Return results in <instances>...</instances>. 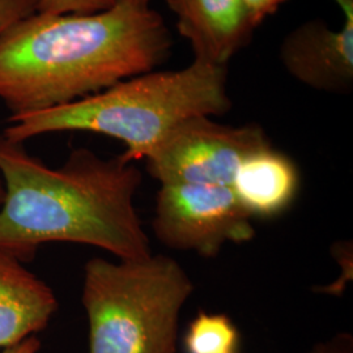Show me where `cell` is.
Returning <instances> with one entry per match:
<instances>
[{
    "label": "cell",
    "mask_w": 353,
    "mask_h": 353,
    "mask_svg": "<svg viewBox=\"0 0 353 353\" xmlns=\"http://www.w3.org/2000/svg\"><path fill=\"white\" fill-rule=\"evenodd\" d=\"M170 46L161 14L131 0L100 12L33 13L0 36V100L11 115L67 105L151 72Z\"/></svg>",
    "instance_id": "cell-1"
},
{
    "label": "cell",
    "mask_w": 353,
    "mask_h": 353,
    "mask_svg": "<svg viewBox=\"0 0 353 353\" xmlns=\"http://www.w3.org/2000/svg\"><path fill=\"white\" fill-rule=\"evenodd\" d=\"M0 252L23 263L38 246L72 242L100 248L122 261L151 255L134 207L141 173L121 154L102 159L87 148L71 152L59 168L0 137Z\"/></svg>",
    "instance_id": "cell-2"
},
{
    "label": "cell",
    "mask_w": 353,
    "mask_h": 353,
    "mask_svg": "<svg viewBox=\"0 0 353 353\" xmlns=\"http://www.w3.org/2000/svg\"><path fill=\"white\" fill-rule=\"evenodd\" d=\"M232 108L227 67L194 61L186 68L145 72L88 97L36 113L11 115L3 137L23 144L39 135L87 131L121 140V157L134 163L190 117L221 115Z\"/></svg>",
    "instance_id": "cell-3"
},
{
    "label": "cell",
    "mask_w": 353,
    "mask_h": 353,
    "mask_svg": "<svg viewBox=\"0 0 353 353\" xmlns=\"http://www.w3.org/2000/svg\"><path fill=\"white\" fill-rule=\"evenodd\" d=\"M192 290L186 271L166 255L90 259L81 296L89 353H176L179 313Z\"/></svg>",
    "instance_id": "cell-4"
},
{
    "label": "cell",
    "mask_w": 353,
    "mask_h": 353,
    "mask_svg": "<svg viewBox=\"0 0 353 353\" xmlns=\"http://www.w3.org/2000/svg\"><path fill=\"white\" fill-rule=\"evenodd\" d=\"M268 144L262 127L228 126L211 117H190L145 156L147 170L161 185L230 188L242 161Z\"/></svg>",
    "instance_id": "cell-5"
},
{
    "label": "cell",
    "mask_w": 353,
    "mask_h": 353,
    "mask_svg": "<svg viewBox=\"0 0 353 353\" xmlns=\"http://www.w3.org/2000/svg\"><path fill=\"white\" fill-rule=\"evenodd\" d=\"M165 246L214 258L228 243L249 242L255 236L252 217L228 186L161 185L152 223Z\"/></svg>",
    "instance_id": "cell-6"
},
{
    "label": "cell",
    "mask_w": 353,
    "mask_h": 353,
    "mask_svg": "<svg viewBox=\"0 0 353 353\" xmlns=\"http://www.w3.org/2000/svg\"><path fill=\"white\" fill-rule=\"evenodd\" d=\"M344 13L341 29L312 20L292 30L280 48L290 75L310 88L345 93L353 84V0H336Z\"/></svg>",
    "instance_id": "cell-7"
},
{
    "label": "cell",
    "mask_w": 353,
    "mask_h": 353,
    "mask_svg": "<svg viewBox=\"0 0 353 353\" xmlns=\"http://www.w3.org/2000/svg\"><path fill=\"white\" fill-rule=\"evenodd\" d=\"M194 61L227 65L249 39L252 26L241 0H166Z\"/></svg>",
    "instance_id": "cell-8"
},
{
    "label": "cell",
    "mask_w": 353,
    "mask_h": 353,
    "mask_svg": "<svg viewBox=\"0 0 353 353\" xmlns=\"http://www.w3.org/2000/svg\"><path fill=\"white\" fill-rule=\"evenodd\" d=\"M57 310L54 290L16 256L0 252V348L45 330Z\"/></svg>",
    "instance_id": "cell-9"
},
{
    "label": "cell",
    "mask_w": 353,
    "mask_h": 353,
    "mask_svg": "<svg viewBox=\"0 0 353 353\" xmlns=\"http://www.w3.org/2000/svg\"><path fill=\"white\" fill-rule=\"evenodd\" d=\"M299 185L296 164L268 144L242 161L230 189L252 219H270L290 207L297 195Z\"/></svg>",
    "instance_id": "cell-10"
},
{
    "label": "cell",
    "mask_w": 353,
    "mask_h": 353,
    "mask_svg": "<svg viewBox=\"0 0 353 353\" xmlns=\"http://www.w3.org/2000/svg\"><path fill=\"white\" fill-rule=\"evenodd\" d=\"M241 335L225 314L199 312L183 336L186 353H237Z\"/></svg>",
    "instance_id": "cell-11"
},
{
    "label": "cell",
    "mask_w": 353,
    "mask_h": 353,
    "mask_svg": "<svg viewBox=\"0 0 353 353\" xmlns=\"http://www.w3.org/2000/svg\"><path fill=\"white\" fill-rule=\"evenodd\" d=\"M117 0H38L37 12L50 14L93 13L113 7Z\"/></svg>",
    "instance_id": "cell-12"
},
{
    "label": "cell",
    "mask_w": 353,
    "mask_h": 353,
    "mask_svg": "<svg viewBox=\"0 0 353 353\" xmlns=\"http://www.w3.org/2000/svg\"><path fill=\"white\" fill-rule=\"evenodd\" d=\"M38 0H0V36L20 20L37 12Z\"/></svg>",
    "instance_id": "cell-13"
},
{
    "label": "cell",
    "mask_w": 353,
    "mask_h": 353,
    "mask_svg": "<svg viewBox=\"0 0 353 353\" xmlns=\"http://www.w3.org/2000/svg\"><path fill=\"white\" fill-rule=\"evenodd\" d=\"M287 0H241L252 26H259L265 17L276 12Z\"/></svg>",
    "instance_id": "cell-14"
},
{
    "label": "cell",
    "mask_w": 353,
    "mask_h": 353,
    "mask_svg": "<svg viewBox=\"0 0 353 353\" xmlns=\"http://www.w3.org/2000/svg\"><path fill=\"white\" fill-rule=\"evenodd\" d=\"M307 353H353V339L348 334H339L330 341L316 344Z\"/></svg>",
    "instance_id": "cell-15"
},
{
    "label": "cell",
    "mask_w": 353,
    "mask_h": 353,
    "mask_svg": "<svg viewBox=\"0 0 353 353\" xmlns=\"http://www.w3.org/2000/svg\"><path fill=\"white\" fill-rule=\"evenodd\" d=\"M41 350V341L36 335H32L12 347L4 348L1 353H37Z\"/></svg>",
    "instance_id": "cell-16"
},
{
    "label": "cell",
    "mask_w": 353,
    "mask_h": 353,
    "mask_svg": "<svg viewBox=\"0 0 353 353\" xmlns=\"http://www.w3.org/2000/svg\"><path fill=\"white\" fill-rule=\"evenodd\" d=\"M4 195H6V188H4V182H3V176L0 174V207L4 201Z\"/></svg>",
    "instance_id": "cell-17"
},
{
    "label": "cell",
    "mask_w": 353,
    "mask_h": 353,
    "mask_svg": "<svg viewBox=\"0 0 353 353\" xmlns=\"http://www.w3.org/2000/svg\"><path fill=\"white\" fill-rule=\"evenodd\" d=\"M131 1H135V3H140V4L150 6V0H131Z\"/></svg>",
    "instance_id": "cell-18"
}]
</instances>
